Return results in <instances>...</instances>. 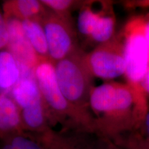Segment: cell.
Instances as JSON below:
<instances>
[{
  "mask_svg": "<svg viewBox=\"0 0 149 149\" xmlns=\"http://www.w3.org/2000/svg\"><path fill=\"white\" fill-rule=\"evenodd\" d=\"M143 126L144 127L145 133H146V137H144L145 140H146V141L147 142V144H148V145L149 146V110L146 115V117H145L144 124H143Z\"/></svg>",
  "mask_w": 149,
  "mask_h": 149,
  "instance_id": "cell-20",
  "label": "cell"
},
{
  "mask_svg": "<svg viewBox=\"0 0 149 149\" xmlns=\"http://www.w3.org/2000/svg\"><path fill=\"white\" fill-rule=\"evenodd\" d=\"M114 30L115 19L113 16L102 13L90 37L95 42L104 44L111 40Z\"/></svg>",
  "mask_w": 149,
  "mask_h": 149,
  "instance_id": "cell-15",
  "label": "cell"
},
{
  "mask_svg": "<svg viewBox=\"0 0 149 149\" xmlns=\"http://www.w3.org/2000/svg\"><path fill=\"white\" fill-rule=\"evenodd\" d=\"M11 91L13 100L21 110L27 109L43 100L34 73L21 75Z\"/></svg>",
  "mask_w": 149,
  "mask_h": 149,
  "instance_id": "cell-10",
  "label": "cell"
},
{
  "mask_svg": "<svg viewBox=\"0 0 149 149\" xmlns=\"http://www.w3.org/2000/svg\"><path fill=\"white\" fill-rule=\"evenodd\" d=\"M42 3L36 0H17L4 5L5 17H14L19 20L37 19L45 13Z\"/></svg>",
  "mask_w": 149,
  "mask_h": 149,
  "instance_id": "cell-11",
  "label": "cell"
},
{
  "mask_svg": "<svg viewBox=\"0 0 149 149\" xmlns=\"http://www.w3.org/2000/svg\"><path fill=\"white\" fill-rule=\"evenodd\" d=\"M92 132L76 130L74 134L64 135L53 133L52 130L43 137L42 141L48 149H113L107 146L103 140H94L88 138Z\"/></svg>",
  "mask_w": 149,
  "mask_h": 149,
  "instance_id": "cell-8",
  "label": "cell"
},
{
  "mask_svg": "<svg viewBox=\"0 0 149 149\" xmlns=\"http://www.w3.org/2000/svg\"><path fill=\"white\" fill-rule=\"evenodd\" d=\"M144 22V32L145 35H146V38L148 44L149 45V13L146 15V16L143 17Z\"/></svg>",
  "mask_w": 149,
  "mask_h": 149,
  "instance_id": "cell-22",
  "label": "cell"
},
{
  "mask_svg": "<svg viewBox=\"0 0 149 149\" xmlns=\"http://www.w3.org/2000/svg\"><path fill=\"white\" fill-rule=\"evenodd\" d=\"M89 105L99 117L97 133L104 137H120L143 126L148 111L146 99L138 95L128 84L109 82L93 88Z\"/></svg>",
  "mask_w": 149,
  "mask_h": 149,
  "instance_id": "cell-1",
  "label": "cell"
},
{
  "mask_svg": "<svg viewBox=\"0 0 149 149\" xmlns=\"http://www.w3.org/2000/svg\"><path fill=\"white\" fill-rule=\"evenodd\" d=\"M122 142L126 149H149V146L144 136L133 131L126 139H122Z\"/></svg>",
  "mask_w": 149,
  "mask_h": 149,
  "instance_id": "cell-17",
  "label": "cell"
},
{
  "mask_svg": "<svg viewBox=\"0 0 149 149\" xmlns=\"http://www.w3.org/2000/svg\"><path fill=\"white\" fill-rule=\"evenodd\" d=\"M124 31L125 76L128 84L138 95L147 99V94L141 86L149 68V45L145 35L143 17L131 19Z\"/></svg>",
  "mask_w": 149,
  "mask_h": 149,
  "instance_id": "cell-4",
  "label": "cell"
},
{
  "mask_svg": "<svg viewBox=\"0 0 149 149\" xmlns=\"http://www.w3.org/2000/svg\"><path fill=\"white\" fill-rule=\"evenodd\" d=\"M54 65L57 82L65 98L76 109L88 115L85 108L89 104L93 88H91L93 75L86 62L85 56L74 51Z\"/></svg>",
  "mask_w": 149,
  "mask_h": 149,
  "instance_id": "cell-3",
  "label": "cell"
},
{
  "mask_svg": "<svg viewBox=\"0 0 149 149\" xmlns=\"http://www.w3.org/2000/svg\"><path fill=\"white\" fill-rule=\"evenodd\" d=\"M141 86L144 90L145 93L149 95V68L144 79H143L142 83H141Z\"/></svg>",
  "mask_w": 149,
  "mask_h": 149,
  "instance_id": "cell-21",
  "label": "cell"
},
{
  "mask_svg": "<svg viewBox=\"0 0 149 149\" xmlns=\"http://www.w3.org/2000/svg\"><path fill=\"white\" fill-rule=\"evenodd\" d=\"M5 18L9 31L8 45L6 50L16 59L21 71H34L41 59L24 32L22 21L14 17Z\"/></svg>",
  "mask_w": 149,
  "mask_h": 149,
  "instance_id": "cell-7",
  "label": "cell"
},
{
  "mask_svg": "<svg viewBox=\"0 0 149 149\" xmlns=\"http://www.w3.org/2000/svg\"><path fill=\"white\" fill-rule=\"evenodd\" d=\"M40 20L47 40L49 58L57 62L74 50V36L71 26L64 16L44 13Z\"/></svg>",
  "mask_w": 149,
  "mask_h": 149,
  "instance_id": "cell-6",
  "label": "cell"
},
{
  "mask_svg": "<svg viewBox=\"0 0 149 149\" xmlns=\"http://www.w3.org/2000/svg\"><path fill=\"white\" fill-rule=\"evenodd\" d=\"M86 62L93 76L113 79L125 74L124 45L120 41L111 40L100 44L85 56Z\"/></svg>",
  "mask_w": 149,
  "mask_h": 149,
  "instance_id": "cell-5",
  "label": "cell"
},
{
  "mask_svg": "<svg viewBox=\"0 0 149 149\" xmlns=\"http://www.w3.org/2000/svg\"><path fill=\"white\" fill-rule=\"evenodd\" d=\"M34 75L44 103L57 118L68 117L76 130L97 133L95 122L92 117L76 109L65 98L57 82L55 65L50 59L40 61Z\"/></svg>",
  "mask_w": 149,
  "mask_h": 149,
  "instance_id": "cell-2",
  "label": "cell"
},
{
  "mask_svg": "<svg viewBox=\"0 0 149 149\" xmlns=\"http://www.w3.org/2000/svg\"><path fill=\"white\" fill-rule=\"evenodd\" d=\"M21 77L19 66L10 52L0 53V87L1 91L12 89Z\"/></svg>",
  "mask_w": 149,
  "mask_h": 149,
  "instance_id": "cell-13",
  "label": "cell"
},
{
  "mask_svg": "<svg viewBox=\"0 0 149 149\" xmlns=\"http://www.w3.org/2000/svg\"><path fill=\"white\" fill-rule=\"evenodd\" d=\"M102 13L95 12L89 7L80 11L77 18V29L80 34L91 37Z\"/></svg>",
  "mask_w": 149,
  "mask_h": 149,
  "instance_id": "cell-16",
  "label": "cell"
},
{
  "mask_svg": "<svg viewBox=\"0 0 149 149\" xmlns=\"http://www.w3.org/2000/svg\"><path fill=\"white\" fill-rule=\"evenodd\" d=\"M0 130L1 138L25 132L22 125L21 111L13 98L1 93L0 95Z\"/></svg>",
  "mask_w": 149,
  "mask_h": 149,
  "instance_id": "cell-9",
  "label": "cell"
},
{
  "mask_svg": "<svg viewBox=\"0 0 149 149\" xmlns=\"http://www.w3.org/2000/svg\"><path fill=\"white\" fill-rule=\"evenodd\" d=\"M9 42V31L7 22L4 16L0 15V48L6 50L8 47Z\"/></svg>",
  "mask_w": 149,
  "mask_h": 149,
  "instance_id": "cell-19",
  "label": "cell"
},
{
  "mask_svg": "<svg viewBox=\"0 0 149 149\" xmlns=\"http://www.w3.org/2000/svg\"><path fill=\"white\" fill-rule=\"evenodd\" d=\"M26 36L41 60L50 59L47 40L44 28L37 19L22 20Z\"/></svg>",
  "mask_w": 149,
  "mask_h": 149,
  "instance_id": "cell-12",
  "label": "cell"
},
{
  "mask_svg": "<svg viewBox=\"0 0 149 149\" xmlns=\"http://www.w3.org/2000/svg\"><path fill=\"white\" fill-rule=\"evenodd\" d=\"M42 4L53 10L56 14L63 15L70 8L73 1L68 0H43Z\"/></svg>",
  "mask_w": 149,
  "mask_h": 149,
  "instance_id": "cell-18",
  "label": "cell"
},
{
  "mask_svg": "<svg viewBox=\"0 0 149 149\" xmlns=\"http://www.w3.org/2000/svg\"><path fill=\"white\" fill-rule=\"evenodd\" d=\"M1 149H48L39 138L28 135L26 132L6 136L2 138Z\"/></svg>",
  "mask_w": 149,
  "mask_h": 149,
  "instance_id": "cell-14",
  "label": "cell"
}]
</instances>
